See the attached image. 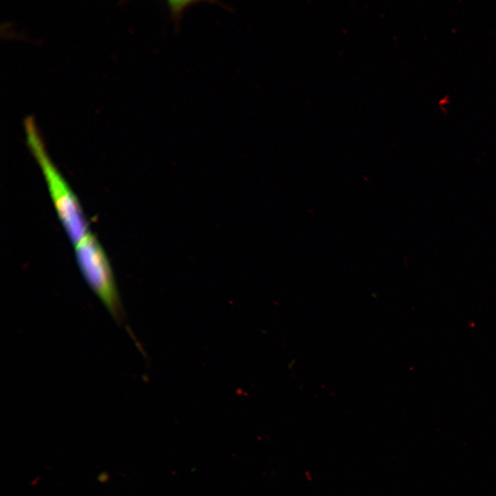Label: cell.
Segmentation results:
<instances>
[{
	"mask_svg": "<svg viewBox=\"0 0 496 496\" xmlns=\"http://www.w3.org/2000/svg\"><path fill=\"white\" fill-rule=\"evenodd\" d=\"M110 479V475L107 472H102L98 475L96 479L101 483H106Z\"/></svg>",
	"mask_w": 496,
	"mask_h": 496,
	"instance_id": "cell-4",
	"label": "cell"
},
{
	"mask_svg": "<svg viewBox=\"0 0 496 496\" xmlns=\"http://www.w3.org/2000/svg\"><path fill=\"white\" fill-rule=\"evenodd\" d=\"M27 144L45 177L57 214L72 242L76 245L90 234L79 203L49 158L33 118L23 121Z\"/></svg>",
	"mask_w": 496,
	"mask_h": 496,
	"instance_id": "cell-1",
	"label": "cell"
},
{
	"mask_svg": "<svg viewBox=\"0 0 496 496\" xmlns=\"http://www.w3.org/2000/svg\"><path fill=\"white\" fill-rule=\"evenodd\" d=\"M195 1H168L167 6L171 14V18L175 23H178L181 19L183 12L185 9Z\"/></svg>",
	"mask_w": 496,
	"mask_h": 496,
	"instance_id": "cell-3",
	"label": "cell"
},
{
	"mask_svg": "<svg viewBox=\"0 0 496 496\" xmlns=\"http://www.w3.org/2000/svg\"><path fill=\"white\" fill-rule=\"evenodd\" d=\"M79 267L90 288L112 317L121 321L122 308L109 260L90 233L75 245Z\"/></svg>",
	"mask_w": 496,
	"mask_h": 496,
	"instance_id": "cell-2",
	"label": "cell"
}]
</instances>
